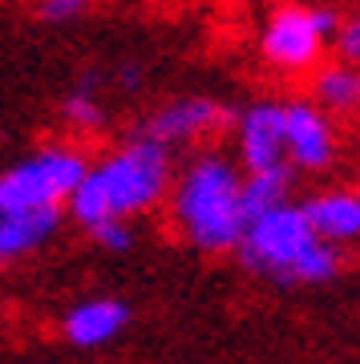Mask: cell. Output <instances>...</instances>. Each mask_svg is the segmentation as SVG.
Here are the masks:
<instances>
[{
    "instance_id": "1",
    "label": "cell",
    "mask_w": 360,
    "mask_h": 364,
    "mask_svg": "<svg viewBox=\"0 0 360 364\" xmlns=\"http://www.w3.org/2000/svg\"><path fill=\"white\" fill-rule=\"evenodd\" d=\"M243 182L247 174H239V158L235 154H223L215 146L194 150L179 166L166 198L174 231L203 255L239 251L247 235Z\"/></svg>"
},
{
    "instance_id": "2",
    "label": "cell",
    "mask_w": 360,
    "mask_h": 364,
    "mask_svg": "<svg viewBox=\"0 0 360 364\" xmlns=\"http://www.w3.org/2000/svg\"><path fill=\"white\" fill-rule=\"evenodd\" d=\"M170 186H174L170 150L134 134L90 166L78 195L69 198V219L90 235L102 223L154 210L158 203L170 198Z\"/></svg>"
},
{
    "instance_id": "3",
    "label": "cell",
    "mask_w": 360,
    "mask_h": 364,
    "mask_svg": "<svg viewBox=\"0 0 360 364\" xmlns=\"http://www.w3.org/2000/svg\"><path fill=\"white\" fill-rule=\"evenodd\" d=\"M235 255L251 275L280 287H320L340 275V251L316 239L300 203H283L271 215L251 219Z\"/></svg>"
},
{
    "instance_id": "4",
    "label": "cell",
    "mask_w": 360,
    "mask_h": 364,
    "mask_svg": "<svg viewBox=\"0 0 360 364\" xmlns=\"http://www.w3.org/2000/svg\"><path fill=\"white\" fill-rule=\"evenodd\" d=\"M344 13L324 0H283L263 16L259 28V57L287 77L316 73L324 49L336 41Z\"/></svg>"
},
{
    "instance_id": "5",
    "label": "cell",
    "mask_w": 360,
    "mask_h": 364,
    "mask_svg": "<svg viewBox=\"0 0 360 364\" xmlns=\"http://www.w3.org/2000/svg\"><path fill=\"white\" fill-rule=\"evenodd\" d=\"M90 158L81 154V146L49 142L37 146L33 154L16 158L13 166L0 174V215L9 210H69V198L78 195V186L90 174Z\"/></svg>"
},
{
    "instance_id": "6",
    "label": "cell",
    "mask_w": 360,
    "mask_h": 364,
    "mask_svg": "<svg viewBox=\"0 0 360 364\" xmlns=\"http://www.w3.org/2000/svg\"><path fill=\"white\" fill-rule=\"evenodd\" d=\"M227 122H235V117L223 109V102L206 97V93H186V97H174V102H162L158 109H150L134 134L166 146V150H179V146H198L206 138H215Z\"/></svg>"
},
{
    "instance_id": "7",
    "label": "cell",
    "mask_w": 360,
    "mask_h": 364,
    "mask_svg": "<svg viewBox=\"0 0 360 364\" xmlns=\"http://www.w3.org/2000/svg\"><path fill=\"white\" fill-rule=\"evenodd\" d=\"M235 158L243 174L292 170L287 162V114L283 102H251L235 114Z\"/></svg>"
},
{
    "instance_id": "8",
    "label": "cell",
    "mask_w": 360,
    "mask_h": 364,
    "mask_svg": "<svg viewBox=\"0 0 360 364\" xmlns=\"http://www.w3.org/2000/svg\"><path fill=\"white\" fill-rule=\"evenodd\" d=\"M287 114V162L304 174H324L336 162V130L332 114H324L312 97H292L283 102Z\"/></svg>"
},
{
    "instance_id": "9",
    "label": "cell",
    "mask_w": 360,
    "mask_h": 364,
    "mask_svg": "<svg viewBox=\"0 0 360 364\" xmlns=\"http://www.w3.org/2000/svg\"><path fill=\"white\" fill-rule=\"evenodd\" d=\"M304 215H308L312 231L320 243L344 251L360 243V191H348V186H328V191H316L304 203Z\"/></svg>"
},
{
    "instance_id": "10",
    "label": "cell",
    "mask_w": 360,
    "mask_h": 364,
    "mask_svg": "<svg viewBox=\"0 0 360 364\" xmlns=\"http://www.w3.org/2000/svg\"><path fill=\"white\" fill-rule=\"evenodd\" d=\"M129 324V308L122 299L97 296V299H81L69 312L61 316V336L73 348H105L110 340H117Z\"/></svg>"
},
{
    "instance_id": "11",
    "label": "cell",
    "mask_w": 360,
    "mask_h": 364,
    "mask_svg": "<svg viewBox=\"0 0 360 364\" xmlns=\"http://www.w3.org/2000/svg\"><path fill=\"white\" fill-rule=\"evenodd\" d=\"M65 215H69V210H61V207L9 210V215H0V259L13 263V259H25V255H37L45 243L57 239Z\"/></svg>"
},
{
    "instance_id": "12",
    "label": "cell",
    "mask_w": 360,
    "mask_h": 364,
    "mask_svg": "<svg viewBox=\"0 0 360 364\" xmlns=\"http://www.w3.org/2000/svg\"><path fill=\"white\" fill-rule=\"evenodd\" d=\"M312 102L324 114L336 117H356L360 114V69L328 61L312 73Z\"/></svg>"
},
{
    "instance_id": "13",
    "label": "cell",
    "mask_w": 360,
    "mask_h": 364,
    "mask_svg": "<svg viewBox=\"0 0 360 364\" xmlns=\"http://www.w3.org/2000/svg\"><path fill=\"white\" fill-rule=\"evenodd\" d=\"M292 203V170H271V174H247L243 182V207L247 223L259 215H271L275 207Z\"/></svg>"
},
{
    "instance_id": "14",
    "label": "cell",
    "mask_w": 360,
    "mask_h": 364,
    "mask_svg": "<svg viewBox=\"0 0 360 364\" xmlns=\"http://www.w3.org/2000/svg\"><path fill=\"white\" fill-rule=\"evenodd\" d=\"M61 122L73 134H97V130H105V122H110V117H105V105L93 97V73L81 81L73 93H65Z\"/></svg>"
},
{
    "instance_id": "15",
    "label": "cell",
    "mask_w": 360,
    "mask_h": 364,
    "mask_svg": "<svg viewBox=\"0 0 360 364\" xmlns=\"http://www.w3.org/2000/svg\"><path fill=\"white\" fill-rule=\"evenodd\" d=\"M332 53H336V61H340V65L360 69V9L344 13V21H340V28H336Z\"/></svg>"
},
{
    "instance_id": "16",
    "label": "cell",
    "mask_w": 360,
    "mask_h": 364,
    "mask_svg": "<svg viewBox=\"0 0 360 364\" xmlns=\"http://www.w3.org/2000/svg\"><path fill=\"white\" fill-rule=\"evenodd\" d=\"M90 239L97 243V247L114 251V255H126V251L134 247V227H129V219H114V223H102V227H93Z\"/></svg>"
},
{
    "instance_id": "17",
    "label": "cell",
    "mask_w": 360,
    "mask_h": 364,
    "mask_svg": "<svg viewBox=\"0 0 360 364\" xmlns=\"http://www.w3.org/2000/svg\"><path fill=\"white\" fill-rule=\"evenodd\" d=\"M90 9V0H37V16L49 25H69Z\"/></svg>"
},
{
    "instance_id": "18",
    "label": "cell",
    "mask_w": 360,
    "mask_h": 364,
    "mask_svg": "<svg viewBox=\"0 0 360 364\" xmlns=\"http://www.w3.org/2000/svg\"><path fill=\"white\" fill-rule=\"evenodd\" d=\"M117 85H122L126 93H138L142 90V69L134 65V61H126V65L117 69Z\"/></svg>"
},
{
    "instance_id": "19",
    "label": "cell",
    "mask_w": 360,
    "mask_h": 364,
    "mask_svg": "<svg viewBox=\"0 0 360 364\" xmlns=\"http://www.w3.org/2000/svg\"><path fill=\"white\" fill-rule=\"evenodd\" d=\"M356 191H360V186H356Z\"/></svg>"
}]
</instances>
